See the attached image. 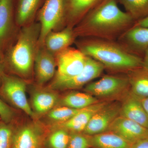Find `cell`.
<instances>
[{
	"label": "cell",
	"instance_id": "6da1fadb",
	"mask_svg": "<svg viewBox=\"0 0 148 148\" xmlns=\"http://www.w3.org/2000/svg\"><path fill=\"white\" fill-rule=\"evenodd\" d=\"M118 0H106L90 11L73 28L77 38L117 41L135 21L117 5Z\"/></svg>",
	"mask_w": 148,
	"mask_h": 148
},
{
	"label": "cell",
	"instance_id": "7a4b0ae2",
	"mask_svg": "<svg viewBox=\"0 0 148 148\" xmlns=\"http://www.w3.org/2000/svg\"><path fill=\"white\" fill-rule=\"evenodd\" d=\"M86 56L101 63L114 74H126L142 67L143 59L127 51L117 41L93 38H79L75 42Z\"/></svg>",
	"mask_w": 148,
	"mask_h": 148
},
{
	"label": "cell",
	"instance_id": "3957f363",
	"mask_svg": "<svg viewBox=\"0 0 148 148\" xmlns=\"http://www.w3.org/2000/svg\"><path fill=\"white\" fill-rule=\"evenodd\" d=\"M40 33L39 23L32 22L22 27L15 44L5 54L7 70L24 80L32 77L39 47Z\"/></svg>",
	"mask_w": 148,
	"mask_h": 148
},
{
	"label": "cell",
	"instance_id": "277c9868",
	"mask_svg": "<svg viewBox=\"0 0 148 148\" xmlns=\"http://www.w3.org/2000/svg\"><path fill=\"white\" fill-rule=\"evenodd\" d=\"M66 0H45L38 13L40 25L39 46L43 45L47 35L66 27Z\"/></svg>",
	"mask_w": 148,
	"mask_h": 148
},
{
	"label": "cell",
	"instance_id": "5b68a950",
	"mask_svg": "<svg viewBox=\"0 0 148 148\" xmlns=\"http://www.w3.org/2000/svg\"><path fill=\"white\" fill-rule=\"evenodd\" d=\"M26 88L27 84L25 80L20 77L6 73L0 84V96L11 105L20 109L35 120L37 117L27 100Z\"/></svg>",
	"mask_w": 148,
	"mask_h": 148
},
{
	"label": "cell",
	"instance_id": "8992f818",
	"mask_svg": "<svg viewBox=\"0 0 148 148\" xmlns=\"http://www.w3.org/2000/svg\"><path fill=\"white\" fill-rule=\"evenodd\" d=\"M84 90L96 98H110L124 95L130 90L129 80L126 74L106 75L98 81L88 83Z\"/></svg>",
	"mask_w": 148,
	"mask_h": 148
},
{
	"label": "cell",
	"instance_id": "52a82bcc",
	"mask_svg": "<svg viewBox=\"0 0 148 148\" xmlns=\"http://www.w3.org/2000/svg\"><path fill=\"white\" fill-rule=\"evenodd\" d=\"M55 56L57 70L52 82L64 80L78 75L84 68L87 58L79 49L71 47Z\"/></svg>",
	"mask_w": 148,
	"mask_h": 148
},
{
	"label": "cell",
	"instance_id": "ba28073f",
	"mask_svg": "<svg viewBox=\"0 0 148 148\" xmlns=\"http://www.w3.org/2000/svg\"><path fill=\"white\" fill-rule=\"evenodd\" d=\"M104 70L105 68L101 63L87 56L84 68L80 73L68 79L52 82L49 88L53 90L78 89L103 74Z\"/></svg>",
	"mask_w": 148,
	"mask_h": 148
},
{
	"label": "cell",
	"instance_id": "9c48e42d",
	"mask_svg": "<svg viewBox=\"0 0 148 148\" xmlns=\"http://www.w3.org/2000/svg\"><path fill=\"white\" fill-rule=\"evenodd\" d=\"M45 136L44 128L36 121L15 127L12 148H41Z\"/></svg>",
	"mask_w": 148,
	"mask_h": 148
},
{
	"label": "cell",
	"instance_id": "30bf717a",
	"mask_svg": "<svg viewBox=\"0 0 148 148\" xmlns=\"http://www.w3.org/2000/svg\"><path fill=\"white\" fill-rule=\"evenodd\" d=\"M121 104L108 103L96 112L82 133L87 136H93L108 132L110 125L119 116Z\"/></svg>",
	"mask_w": 148,
	"mask_h": 148
},
{
	"label": "cell",
	"instance_id": "8fae6325",
	"mask_svg": "<svg viewBox=\"0 0 148 148\" xmlns=\"http://www.w3.org/2000/svg\"><path fill=\"white\" fill-rule=\"evenodd\" d=\"M108 131L116 134L131 145L148 138V128L120 116L112 123Z\"/></svg>",
	"mask_w": 148,
	"mask_h": 148
},
{
	"label": "cell",
	"instance_id": "7c38bea8",
	"mask_svg": "<svg viewBox=\"0 0 148 148\" xmlns=\"http://www.w3.org/2000/svg\"><path fill=\"white\" fill-rule=\"evenodd\" d=\"M117 41L130 53L143 59L148 47V27L134 25L124 32Z\"/></svg>",
	"mask_w": 148,
	"mask_h": 148
},
{
	"label": "cell",
	"instance_id": "4fadbf2b",
	"mask_svg": "<svg viewBox=\"0 0 148 148\" xmlns=\"http://www.w3.org/2000/svg\"><path fill=\"white\" fill-rule=\"evenodd\" d=\"M56 66L55 55L44 45L39 46L34 65V73L37 84L41 86L54 77Z\"/></svg>",
	"mask_w": 148,
	"mask_h": 148
},
{
	"label": "cell",
	"instance_id": "5bb4252c",
	"mask_svg": "<svg viewBox=\"0 0 148 148\" xmlns=\"http://www.w3.org/2000/svg\"><path fill=\"white\" fill-rule=\"evenodd\" d=\"M123 98L120 116L131 120L148 128V114L143 108L141 99L130 90Z\"/></svg>",
	"mask_w": 148,
	"mask_h": 148
},
{
	"label": "cell",
	"instance_id": "9a60e30c",
	"mask_svg": "<svg viewBox=\"0 0 148 148\" xmlns=\"http://www.w3.org/2000/svg\"><path fill=\"white\" fill-rule=\"evenodd\" d=\"M108 103L107 101H101L83 109L68 120L54 124L53 128H63L69 132H83L96 112Z\"/></svg>",
	"mask_w": 148,
	"mask_h": 148
},
{
	"label": "cell",
	"instance_id": "2e32d148",
	"mask_svg": "<svg viewBox=\"0 0 148 148\" xmlns=\"http://www.w3.org/2000/svg\"><path fill=\"white\" fill-rule=\"evenodd\" d=\"M106 0H66V27L73 28L90 11Z\"/></svg>",
	"mask_w": 148,
	"mask_h": 148
},
{
	"label": "cell",
	"instance_id": "e0dca14e",
	"mask_svg": "<svg viewBox=\"0 0 148 148\" xmlns=\"http://www.w3.org/2000/svg\"><path fill=\"white\" fill-rule=\"evenodd\" d=\"M77 39L73 29L66 27L60 31L49 32L45 37L43 45L55 55L70 47Z\"/></svg>",
	"mask_w": 148,
	"mask_h": 148
},
{
	"label": "cell",
	"instance_id": "ac0fdd59",
	"mask_svg": "<svg viewBox=\"0 0 148 148\" xmlns=\"http://www.w3.org/2000/svg\"><path fill=\"white\" fill-rule=\"evenodd\" d=\"M14 0H0V49L6 44L13 28Z\"/></svg>",
	"mask_w": 148,
	"mask_h": 148
},
{
	"label": "cell",
	"instance_id": "d6986e66",
	"mask_svg": "<svg viewBox=\"0 0 148 148\" xmlns=\"http://www.w3.org/2000/svg\"><path fill=\"white\" fill-rule=\"evenodd\" d=\"M45 0H14L15 21L21 27L33 22V20Z\"/></svg>",
	"mask_w": 148,
	"mask_h": 148
},
{
	"label": "cell",
	"instance_id": "ffe728a7",
	"mask_svg": "<svg viewBox=\"0 0 148 148\" xmlns=\"http://www.w3.org/2000/svg\"><path fill=\"white\" fill-rule=\"evenodd\" d=\"M59 99L58 94L49 88L35 90L32 97V110L37 117L47 114L58 105Z\"/></svg>",
	"mask_w": 148,
	"mask_h": 148
},
{
	"label": "cell",
	"instance_id": "44dd1931",
	"mask_svg": "<svg viewBox=\"0 0 148 148\" xmlns=\"http://www.w3.org/2000/svg\"><path fill=\"white\" fill-rule=\"evenodd\" d=\"M130 84V91L140 99L148 97V69L143 67L126 74Z\"/></svg>",
	"mask_w": 148,
	"mask_h": 148
},
{
	"label": "cell",
	"instance_id": "7402d4cb",
	"mask_svg": "<svg viewBox=\"0 0 148 148\" xmlns=\"http://www.w3.org/2000/svg\"><path fill=\"white\" fill-rule=\"evenodd\" d=\"M101 101L88 92L72 91L59 99L57 105L79 110L86 108Z\"/></svg>",
	"mask_w": 148,
	"mask_h": 148
},
{
	"label": "cell",
	"instance_id": "603a6c76",
	"mask_svg": "<svg viewBox=\"0 0 148 148\" xmlns=\"http://www.w3.org/2000/svg\"><path fill=\"white\" fill-rule=\"evenodd\" d=\"M88 136L90 148H130L131 145L116 134L109 131Z\"/></svg>",
	"mask_w": 148,
	"mask_h": 148
},
{
	"label": "cell",
	"instance_id": "cb8c5ba5",
	"mask_svg": "<svg viewBox=\"0 0 148 148\" xmlns=\"http://www.w3.org/2000/svg\"><path fill=\"white\" fill-rule=\"evenodd\" d=\"M124 8L126 13L135 21L148 16V0H118Z\"/></svg>",
	"mask_w": 148,
	"mask_h": 148
},
{
	"label": "cell",
	"instance_id": "d4e9b609",
	"mask_svg": "<svg viewBox=\"0 0 148 148\" xmlns=\"http://www.w3.org/2000/svg\"><path fill=\"white\" fill-rule=\"evenodd\" d=\"M83 109L78 110L65 106H58L48 113L47 118L51 121L54 122V124L60 123L71 118Z\"/></svg>",
	"mask_w": 148,
	"mask_h": 148
},
{
	"label": "cell",
	"instance_id": "484cf974",
	"mask_svg": "<svg viewBox=\"0 0 148 148\" xmlns=\"http://www.w3.org/2000/svg\"><path fill=\"white\" fill-rule=\"evenodd\" d=\"M70 132L63 128H56L49 137L48 145L50 148H68Z\"/></svg>",
	"mask_w": 148,
	"mask_h": 148
},
{
	"label": "cell",
	"instance_id": "4316f807",
	"mask_svg": "<svg viewBox=\"0 0 148 148\" xmlns=\"http://www.w3.org/2000/svg\"><path fill=\"white\" fill-rule=\"evenodd\" d=\"M15 127L13 122L0 121V148H12Z\"/></svg>",
	"mask_w": 148,
	"mask_h": 148
},
{
	"label": "cell",
	"instance_id": "83f0119b",
	"mask_svg": "<svg viewBox=\"0 0 148 148\" xmlns=\"http://www.w3.org/2000/svg\"><path fill=\"white\" fill-rule=\"evenodd\" d=\"M88 136L82 132H70L68 148H90Z\"/></svg>",
	"mask_w": 148,
	"mask_h": 148
},
{
	"label": "cell",
	"instance_id": "f1b7e54d",
	"mask_svg": "<svg viewBox=\"0 0 148 148\" xmlns=\"http://www.w3.org/2000/svg\"><path fill=\"white\" fill-rule=\"evenodd\" d=\"M15 112L2 99L0 98V119L6 123L13 122L15 119Z\"/></svg>",
	"mask_w": 148,
	"mask_h": 148
},
{
	"label": "cell",
	"instance_id": "f546056e",
	"mask_svg": "<svg viewBox=\"0 0 148 148\" xmlns=\"http://www.w3.org/2000/svg\"><path fill=\"white\" fill-rule=\"evenodd\" d=\"M5 54H4L2 50L0 49V84L3 76L6 71Z\"/></svg>",
	"mask_w": 148,
	"mask_h": 148
},
{
	"label": "cell",
	"instance_id": "4dcf8cb0",
	"mask_svg": "<svg viewBox=\"0 0 148 148\" xmlns=\"http://www.w3.org/2000/svg\"><path fill=\"white\" fill-rule=\"evenodd\" d=\"M130 148H148V138L140 140L132 144Z\"/></svg>",
	"mask_w": 148,
	"mask_h": 148
},
{
	"label": "cell",
	"instance_id": "1f68e13d",
	"mask_svg": "<svg viewBox=\"0 0 148 148\" xmlns=\"http://www.w3.org/2000/svg\"><path fill=\"white\" fill-rule=\"evenodd\" d=\"M142 67L148 69V47L145 51L143 58Z\"/></svg>",
	"mask_w": 148,
	"mask_h": 148
},
{
	"label": "cell",
	"instance_id": "d6a6232c",
	"mask_svg": "<svg viewBox=\"0 0 148 148\" xmlns=\"http://www.w3.org/2000/svg\"><path fill=\"white\" fill-rule=\"evenodd\" d=\"M134 26L148 27V16L144 19L135 22Z\"/></svg>",
	"mask_w": 148,
	"mask_h": 148
},
{
	"label": "cell",
	"instance_id": "836d02e7",
	"mask_svg": "<svg viewBox=\"0 0 148 148\" xmlns=\"http://www.w3.org/2000/svg\"><path fill=\"white\" fill-rule=\"evenodd\" d=\"M143 108L148 114V97L141 99Z\"/></svg>",
	"mask_w": 148,
	"mask_h": 148
}]
</instances>
